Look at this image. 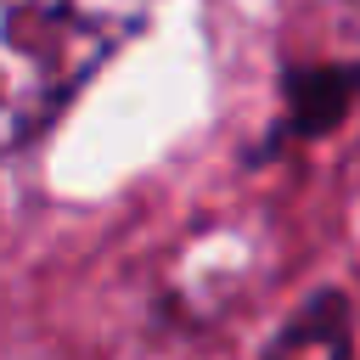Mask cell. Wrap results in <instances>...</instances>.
Instances as JSON below:
<instances>
[{
    "instance_id": "3957f363",
    "label": "cell",
    "mask_w": 360,
    "mask_h": 360,
    "mask_svg": "<svg viewBox=\"0 0 360 360\" xmlns=\"http://www.w3.org/2000/svg\"><path fill=\"white\" fill-rule=\"evenodd\" d=\"M354 6H360V0H354Z\"/></svg>"
},
{
    "instance_id": "7a4b0ae2",
    "label": "cell",
    "mask_w": 360,
    "mask_h": 360,
    "mask_svg": "<svg viewBox=\"0 0 360 360\" xmlns=\"http://www.w3.org/2000/svg\"><path fill=\"white\" fill-rule=\"evenodd\" d=\"M270 360H349V315H343V304L338 298L309 304L270 343Z\"/></svg>"
},
{
    "instance_id": "6da1fadb",
    "label": "cell",
    "mask_w": 360,
    "mask_h": 360,
    "mask_svg": "<svg viewBox=\"0 0 360 360\" xmlns=\"http://www.w3.org/2000/svg\"><path fill=\"white\" fill-rule=\"evenodd\" d=\"M0 45H6V141L28 146L62 107L107 68L118 45H129L158 0H0Z\"/></svg>"
}]
</instances>
